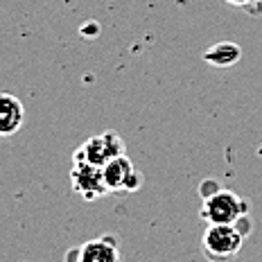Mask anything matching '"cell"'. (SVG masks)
<instances>
[{
    "instance_id": "cell-5",
    "label": "cell",
    "mask_w": 262,
    "mask_h": 262,
    "mask_svg": "<svg viewBox=\"0 0 262 262\" xmlns=\"http://www.w3.org/2000/svg\"><path fill=\"white\" fill-rule=\"evenodd\" d=\"M102 172H104L108 192H136L143 185V177H140V172L136 170L134 161L127 154L108 161L102 167Z\"/></svg>"
},
{
    "instance_id": "cell-8",
    "label": "cell",
    "mask_w": 262,
    "mask_h": 262,
    "mask_svg": "<svg viewBox=\"0 0 262 262\" xmlns=\"http://www.w3.org/2000/svg\"><path fill=\"white\" fill-rule=\"evenodd\" d=\"M242 57V50L231 41H222V43H215L210 46L208 50L204 52V59L208 61L210 66H217V68H231L235 66Z\"/></svg>"
},
{
    "instance_id": "cell-2",
    "label": "cell",
    "mask_w": 262,
    "mask_h": 262,
    "mask_svg": "<svg viewBox=\"0 0 262 262\" xmlns=\"http://www.w3.org/2000/svg\"><path fill=\"white\" fill-rule=\"evenodd\" d=\"M199 217L208 224H237L249 217V204L233 190L220 188L201 199Z\"/></svg>"
},
{
    "instance_id": "cell-11",
    "label": "cell",
    "mask_w": 262,
    "mask_h": 262,
    "mask_svg": "<svg viewBox=\"0 0 262 262\" xmlns=\"http://www.w3.org/2000/svg\"><path fill=\"white\" fill-rule=\"evenodd\" d=\"M255 12H262V0H255Z\"/></svg>"
},
{
    "instance_id": "cell-4",
    "label": "cell",
    "mask_w": 262,
    "mask_h": 262,
    "mask_svg": "<svg viewBox=\"0 0 262 262\" xmlns=\"http://www.w3.org/2000/svg\"><path fill=\"white\" fill-rule=\"evenodd\" d=\"M70 185L84 201H97L104 194H108L104 172L102 167L91 165L84 161H73V170H70Z\"/></svg>"
},
{
    "instance_id": "cell-1",
    "label": "cell",
    "mask_w": 262,
    "mask_h": 262,
    "mask_svg": "<svg viewBox=\"0 0 262 262\" xmlns=\"http://www.w3.org/2000/svg\"><path fill=\"white\" fill-rule=\"evenodd\" d=\"M247 235L235 224H208L201 235V251L210 262H231L242 251Z\"/></svg>"
},
{
    "instance_id": "cell-9",
    "label": "cell",
    "mask_w": 262,
    "mask_h": 262,
    "mask_svg": "<svg viewBox=\"0 0 262 262\" xmlns=\"http://www.w3.org/2000/svg\"><path fill=\"white\" fill-rule=\"evenodd\" d=\"M220 188H222V185L217 183V181H212V179H206V181L199 185V194H201V199H204V196H208V194H212L215 190H220Z\"/></svg>"
},
{
    "instance_id": "cell-10",
    "label": "cell",
    "mask_w": 262,
    "mask_h": 262,
    "mask_svg": "<svg viewBox=\"0 0 262 262\" xmlns=\"http://www.w3.org/2000/svg\"><path fill=\"white\" fill-rule=\"evenodd\" d=\"M231 7L237 9H249V12H255V0H226Z\"/></svg>"
},
{
    "instance_id": "cell-7",
    "label": "cell",
    "mask_w": 262,
    "mask_h": 262,
    "mask_svg": "<svg viewBox=\"0 0 262 262\" xmlns=\"http://www.w3.org/2000/svg\"><path fill=\"white\" fill-rule=\"evenodd\" d=\"M25 122V106L12 93H0V136L18 134Z\"/></svg>"
},
{
    "instance_id": "cell-3",
    "label": "cell",
    "mask_w": 262,
    "mask_h": 262,
    "mask_svg": "<svg viewBox=\"0 0 262 262\" xmlns=\"http://www.w3.org/2000/svg\"><path fill=\"white\" fill-rule=\"evenodd\" d=\"M124 154V140L120 138L116 131H104V134L91 136L84 145L75 151L73 161H84L91 165L104 167L108 161Z\"/></svg>"
},
{
    "instance_id": "cell-6",
    "label": "cell",
    "mask_w": 262,
    "mask_h": 262,
    "mask_svg": "<svg viewBox=\"0 0 262 262\" xmlns=\"http://www.w3.org/2000/svg\"><path fill=\"white\" fill-rule=\"evenodd\" d=\"M66 262H122V255L116 237L102 235L89 239L77 249H68Z\"/></svg>"
}]
</instances>
